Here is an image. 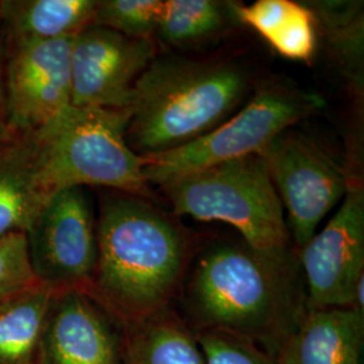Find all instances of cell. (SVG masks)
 I'll use <instances>...</instances> for the list:
<instances>
[{
	"label": "cell",
	"mask_w": 364,
	"mask_h": 364,
	"mask_svg": "<svg viewBox=\"0 0 364 364\" xmlns=\"http://www.w3.org/2000/svg\"><path fill=\"white\" fill-rule=\"evenodd\" d=\"M183 304L195 333H228L272 355L306 312L291 258L266 257L243 240L216 242L196 258Z\"/></svg>",
	"instance_id": "6da1fadb"
},
{
	"label": "cell",
	"mask_w": 364,
	"mask_h": 364,
	"mask_svg": "<svg viewBox=\"0 0 364 364\" xmlns=\"http://www.w3.org/2000/svg\"><path fill=\"white\" fill-rule=\"evenodd\" d=\"M91 294L127 328L170 308L186 270L185 235L144 197L105 196Z\"/></svg>",
	"instance_id": "7a4b0ae2"
},
{
	"label": "cell",
	"mask_w": 364,
	"mask_h": 364,
	"mask_svg": "<svg viewBox=\"0 0 364 364\" xmlns=\"http://www.w3.org/2000/svg\"><path fill=\"white\" fill-rule=\"evenodd\" d=\"M247 91L235 64L156 55L134 90L127 144L141 156L191 144L232 117Z\"/></svg>",
	"instance_id": "3957f363"
},
{
	"label": "cell",
	"mask_w": 364,
	"mask_h": 364,
	"mask_svg": "<svg viewBox=\"0 0 364 364\" xmlns=\"http://www.w3.org/2000/svg\"><path fill=\"white\" fill-rule=\"evenodd\" d=\"M129 111L69 105L34 131L42 180L50 195L69 188L103 186L149 197L144 156L126 139Z\"/></svg>",
	"instance_id": "277c9868"
},
{
	"label": "cell",
	"mask_w": 364,
	"mask_h": 364,
	"mask_svg": "<svg viewBox=\"0 0 364 364\" xmlns=\"http://www.w3.org/2000/svg\"><path fill=\"white\" fill-rule=\"evenodd\" d=\"M159 188L177 216L225 223L257 252L290 259L285 210L259 154L198 170Z\"/></svg>",
	"instance_id": "5b68a950"
},
{
	"label": "cell",
	"mask_w": 364,
	"mask_h": 364,
	"mask_svg": "<svg viewBox=\"0 0 364 364\" xmlns=\"http://www.w3.org/2000/svg\"><path fill=\"white\" fill-rule=\"evenodd\" d=\"M323 105L324 100L314 93L282 82L264 84L240 111L204 136L178 149L144 156L146 181L162 186L223 162L262 156L277 136Z\"/></svg>",
	"instance_id": "8992f818"
},
{
	"label": "cell",
	"mask_w": 364,
	"mask_h": 364,
	"mask_svg": "<svg viewBox=\"0 0 364 364\" xmlns=\"http://www.w3.org/2000/svg\"><path fill=\"white\" fill-rule=\"evenodd\" d=\"M262 156L287 210L289 234L299 251L341 203L351 178L326 149L291 130L277 136Z\"/></svg>",
	"instance_id": "52a82bcc"
},
{
	"label": "cell",
	"mask_w": 364,
	"mask_h": 364,
	"mask_svg": "<svg viewBox=\"0 0 364 364\" xmlns=\"http://www.w3.org/2000/svg\"><path fill=\"white\" fill-rule=\"evenodd\" d=\"M39 282L54 291H90L97 260L96 220L85 188L57 192L26 232Z\"/></svg>",
	"instance_id": "ba28073f"
},
{
	"label": "cell",
	"mask_w": 364,
	"mask_h": 364,
	"mask_svg": "<svg viewBox=\"0 0 364 364\" xmlns=\"http://www.w3.org/2000/svg\"><path fill=\"white\" fill-rule=\"evenodd\" d=\"M306 309L352 308L364 278V189L350 180L340 207L321 231L301 248Z\"/></svg>",
	"instance_id": "9c48e42d"
},
{
	"label": "cell",
	"mask_w": 364,
	"mask_h": 364,
	"mask_svg": "<svg viewBox=\"0 0 364 364\" xmlns=\"http://www.w3.org/2000/svg\"><path fill=\"white\" fill-rule=\"evenodd\" d=\"M156 53L154 39L129 38L105 27H85L72 43V105L129 111L135 85Z\"/></svg>",
	"instance_id": "30bf717a"
},
{
	"label": "cell",
	"mask_w": 364,
	"mask_h": 364,
	"mask_svg": "<svg viewBox=\"0 0 364 364\" xmlns=\"http://www.w3.org/2000/svg\"><path fill=\"white\" fill-rule=\"evenodd\" d=\"M73 38L4 46L9 132H34L72 105Z\"/></svg>",
	"instance_id": "8fae6325"
},
{
	"label": "cell",
	"mask_w": 364,
	"mask_h": 364,
	"mask_svg": "<svg viewBox=\"0 0 364 364\" xmlns=\"http://www.w3.org/2000/svg\"><path fill=\"white\" fill-rule=\"evenodd\" d=\"M126 328L81 290L54 291L38 364H123Z\"/></svg>",
	"instance_id": "7c38bea8"
},
{
	"label": "cell",
	"mask_w": 364,
	"mask_h": 364,
	"mask_svg": "<svg viewBox=\"0 0 364 364\" xmlns=\"http://www.w3.org/2000/svg\"><path fill=\"white\" fill-rule=\"evenodd\" d=\"M364 316L352 308L306 309L274 355L277 364H362Z\"/></svg>",
	"instance_id": "4fadbf2b"
},
{
	"label": "cell",
	"mask_w": 364,
	"mask_h": 364,
	"mask_svg": "<svg viewBox=\"0 0 364 364\" xmlns=\"http://www.w3.org/2000/svg\"><path fill=\"white\" fill-rule=\"evenodd\" d=\"M50 197L34 132H9L0 141V237L26 234Z\"/></svg>",
	"instance_id": "5bb4252c"
},
{
	"label": "cell",
	"mask_w": 364,
	"mask_h": 364,
	"mask_svg": "<svg viewBox=\"0 0 364 364\" xmlns=\"http://www.w3.org/2000/svg\"><path fill=\"white\" fill-rule=\"evenodd\" d=\"M96 0H0L6 46L73 38L90 26Z\"/></svg>",
	"instance_id": "9a60e30c"
},
{
	"label": "cell",
	"mask_w": 364,
	"mask_h": 364,
	"mask_svg": "<svg viewBox=\"0 0 364 364\" xmlns=\"http://www.w3.org/2000/svg\"><path fill=\"white\" fill-rule=\"evenodd\" d=\"M235 19L251 27L284 58L311 63L317 50V22L312 10L293 0L232 3Z\"/></svg>",
	"instance_id": "2e32d148"
},
{
	"label": "cell",
	"mask_w": 364,
	"mask_h": 364,
	"mask_svg": "<svg viewBox=\"0 0 364 364\" xmlns=\"http://www.w3.org/2000/svg\"><path fill=\"white\" fill-rule=\"evenodd\" d=\"M123 364H205L196 333L171 308L126 328Z\"/></svg>",
	"instance_id": "e0dca14e"
},
{
	"label": "cell",
	"mask_w": 364,
	"mask_h": 364,
	"mask_svg": "<svg viewBox=\"0 0 364 364\" xmlns=\"http://www.w3.org/2000/svg\"><path fill=\"white\" fill-rule=\"evenodd\" d=\"M53 294L38 282L0 306V364H38Z\"/></svg>",
	"instance_id": "ac0fdd59"
},
{
	"label": "cell",
	"mask_w": 364,
	"mask_h": 364,
	"mask_svg": "<svg viewBox=\"0 0 364 364\" xmlns=\"http://www.w3.org/2000/svg\"><path fill=\"white\" fill-rule=\"evenodd\" d=\"M232 19V3L165 0L158 18L156 36L170 48L189 49L219 38Z\"/></svg>",
	"instance_id": "d6986e66"
},
{
	"label": "cell",
	"mask_w": 364,
	"mask_h": 364,
	"mask_svg": "<svg viewBox=\"0 0 364 364\" xmlns=\"http://www.w3.org/2000/svg\"><path fill=\"white\" fill-rule=\"evenodd\" d=\"M317 26L340 72L356 91L363 92V3L362 1H308Z\"/></svg>",
	"instance_id": "ffe728a7"
},
{
	"label": "cell",
	"mask_w": 364,
	"mask_h": 364,
	"mask_svg": "<svg viewBox=\"0 0 364 364\" xmlns=\"http://www.w3.org/2000/svg\"><path fill=\"white\" fill-rule=\"evenodd\" d=\"M162 0L97 1L91 25L105 27L135 39H154Z\"/></svg>",
	"instance_id": "44dd1931"
},
{
	"label": "cell",
	"mask_w": 364,
	"mask_h": 364,
	"mask_svg": "<svg viewBox=\"0 0 364 364\" xmlns=\"http://www.w3.org/2000/svg\"><path fill=\"white\" fill-rule=\"evenodd\" d=\"M38 282L28 259L26 234L0 237V306Z\"/></svg>",
	"instance_id": "7402d4cb"
},
{
	"label": "cell",
	"mask_w": 364,
	"mask_h": 364,
	"mask_svg": "<svg viewBox=\"0 0 364 364\" xmlns=\"http://www.w3.org/2000/svg\"><path fill=\"white\" fill-rule=\"evenodd\" d=\"M205 364H277L272 353L257 344L223 332L196 333Z\"/></svg>",
	"instance_id": "603a6c76"
},
{
	"label": "cell",
	"mask_w": 364,
	"mask_h": 364,
	"mask_svg": "<svg viewBox=\"0 0 364 364\" xmlns=\"http://www.w3.org/2000/svg\"><path fill=\"white\" fill-rule=\"evenodd\" d=\"M0 30V141L9 134V117H7V99H6V81H4V65H6V49Z\"/></svg>",
	"instance_id": "cb8c5ba5"
}]
</instances>
